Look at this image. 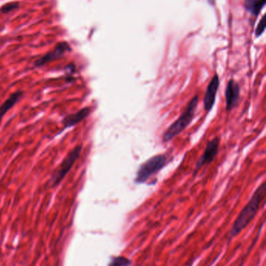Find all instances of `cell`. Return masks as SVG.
Here are the masks:
<instances>
[{
  "mask_svg": "<svg viewBox=\"0 0 266 266\" xmlns=\"http://www.w3.org/2000/svg\"><path fill=\"white\" fill-rule=\"evenodd\" d=\"M266 194V184L263 183L255 190L248 204L244 206L233 222V226L229 231L230 237H237L253 220L260 210L261 205L264 202Z\"/></svg>",
  "mask_w": 266,
  "mask_h": 266,
  "instance_id": "1",
  "label": "cell"
},
{
  "mask_svg": "<svg viewBox=\"0 0 266 266\" xmlns=\"http://www.w3.org/2000/svg\"><path fill=\"white\" fill-rule=\"evenodd\" d=\"M199 98L198 96L191 99L189 103L187 104L185 110L180 115V117L176 119L174 123L170 125V127L165 130L162 137V143H166L170 140L173 139L175 137L181 134L187 128L195 116V110L198 105Z\"/></svg>",
  "mask_w": 266,
  "mask_h": 266,
  "instance_id": "2",
  "label": "cell"
},
{
  "mask_svg": "<svg viewBox=\"0 0 266 266\" xmlns=\"http://www.w3.org/2000/svg\"><path fill=\"white\" fill-rule=\"evenodd\" d=\"M167 162V156L165 155H156L149 159L140 165L137 171L135 182L137 184H145L149 179L163 169Z\"/></svg>",
  "mask_w": 266,
  "mask_h": 266,
  "instance_id": "3",
  "label": "cell"
},
{
  "mask_svg": "<svg viewBox=\"0 0 266 266\" xmlns=\"http://www.w3.org/2000/svg\"><path fill=\"white\" fill-rule=\"evenodd\" d=\"M81 151H82V145H77L73 150L70 151L64 160H62L59 167L52 176L50 180L52 182V187H55L59 185L66 177V175L68 174L72 166L81 156Z\"/></svg>",
  "mask_w": 266,
  "mask_h": 266,
  "instance_id": "4",
  "label": "cell"
},
{
  "mask_svg": "<svg viewBox=\"0 0 266 266\" xmlns=\"http://www.w3.org/2000/svg\"><path fill=\"white\" fill-rule=\"evenodd\" d=\"M219 145H220V139L218 137H215L209 142L206 145L204 153L201 156L195 165V174H196L198 171L200 170L204 165H209L215 160L219 151Z\"/></svg>",
  "mask_w": 266,
  "mask_h": 266,
  "instance_id": "5",
  "label": "cell"
},
{
  "mask_svg": "<svg viewBox=\"0 0 266 266\" xmlns=\"http://www.w3.org/2000/svg\"><path fill=\"white\" fill-rule=\"evenodd\" d=\"M70 51H71V47L69 43H66V42H61L55 46L53 50H52L48 53L43 55L42 58L35 61V66H37V67L45 66L49 62L60 59L66 53H69Z\"/></svg>",
  "mask_w": 266,
  "mask_h": 266,
  "instance_id": "6",
  "label": "cell"
},
{
  "mask_svg": "<svg viewBox=\"0 0 266 266\" xmlns=\"http://www.w3.org/2000/svg\"><path fill=\"white\" fill-rule=\"evenodd\" d=\"M226 109L227 112H230L232 109L237 106V103L241 96V88L238 84L233 80L228 82L226 85Z\"/></svg>",
  "mask_w": 266,
  "mask_h": 266,
  "instance_id": "7",
  "label": "cell"
},
{
  "mask_svg": "<svg viewBox=\"0 0 266 266\" xmlns=\"http://www.w3.org/2000/svg\"><path fill=\"white\" fill-rule=\"evenodd\" d=\"M218 86H219V78L217 74H215L208 85L204 101H203L204 102L205 110L207 112H210L215 105V97H216Z\"/></svg>",
  "mask_w": 266,
  "mask_h": 266,
  "instance_id": "8",
  "label": "cell"
},
{
  "mask_svg": "<svg viewBox=\"0 0 266 266\" xmlns=\"http://www.w3.org/2000/svg\"><path fill=\"white\" fill-rule=\"evenodd\" d=\"M91 112H92V108L90 107H85V108L80 109L79 111H77L75 113L69 114L67 116H65L62 121L63 128L60 133H62L66 129L74 127L76 125L82 122L83 120H85L90 115Z\"/></svg>",
  "mask_w": 266,
  "mask_h": 266,
  "instance_id": "9",
  "label": "cell"
},
{
  "mask_svg": "<svg viewBox=\"0 0 266 266\" xmlns=\"http://www.w3.org/2000/svg\"><path fill=\"white\" fill-rule=\"evenodd\" d=\"M24 96V92L21 91H17L12 94L11 96H9L6 101L2 103V105L0 106V125L3 119L4 116L9 112V109H11L19 101L20 99Z\"/></svg>",
  "mask_w": 266,
  "mask_h": 266,
  "instance_id": "10",
  "label": "cell"
},
{
  "mask_svg": "<svg viewBox=\"0 0 266 266\" xmlns=\"http://www.w3.org/2000/svg\"><path fill=\"white\" fill-rule=\"evenodd\" d=\"M265 4L266 0H245L244 6L252 15L257 16L264 7Z\"/></svg>",
  "mask_w": 266,
  "mask_h": 266,
  "instance_id": "11",
  "label": "cell"
},
{
  "mask_svg": "<svg viewBox=\"0 0 266 266\" xmlns=\"http://www.w3.org/2000/svg\"><path fill=\"white\" fill-rule=\"evenodd\" d=\"M132 264L131 261L129 259H126L125 257H122V256H119V257L114 258L111 261V263H109V266H130Z\"/></svg>",
  "mask_w": 266,
  "mask_h": 266,
  "instance_id": "12",
  "label": "cell"
},
{
  "mask_svg": "<svg viewBox=\"0 0 266 266\" xmlns=\"http://www.w3.org/2000/svg\"><path fill=\"white\" fill-rule=\"evenodd\" d=\"M19 2H10L8 3L5 4L1 7L0 10L3 13H10V12L15 10V9H18Z\"/></svg>",
  "mask_w": 266,
  "mask_h": 266,
  "instance_id": "13",
  "label": "cell"
},
{
  "mask_svg": "<svg viewBox=\"0 0 266 266\" xmlns=\"http://www.w3.org/2000/svg\"><path fill=\"white\" fill-rule=\"evenodd\" d=\"M265 29H266V20H265V17H263L262 20H260L259 24H258L257 28H256V31H255L256 36L258 37L259 35H262Z\"/></svg>",
  "mask_w": 266,
  "mask_h": 266,
  "instance_id": "14",
  "label": "cell"
}]
</instances>
